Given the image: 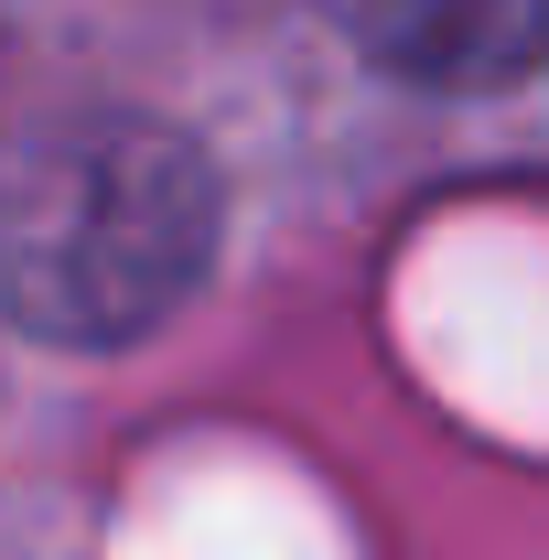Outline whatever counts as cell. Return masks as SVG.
I'll use <instances>...</instances> for the list:
<instances>
[{
	"instance_id": "1",
	"label": "cell",
	"mask_w": 549,
	"mask_h": 560,
	"mask_svg": "<svg viewBox=\"0 0 549 560\" xmlns=\"http://www.w3.org/2000/svg\"><path fill=\"white\" fill-rule=\"evenodd\" d=\"M206 226H215V184L195 173L184 140H108L11 226L0 291L33 335L119 346V335H151L195 291Z\"/></svg>"
},
{
	"instance_id": "2",
	"label": "cell",
	"mask_w": 549,
	"mask_h": 560,
	"mask_svg": "<svg viewBox=\"0 0 549 560\" xmlns=\"http://www.w3.org/2000/svg\"><path fill=\"white\" fill-rule=\"evenodd\" d=\"M344 22L420 86H517L549 44V0H344Z\"/></svg>"
}]
</instances>
